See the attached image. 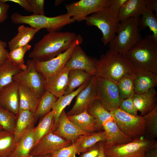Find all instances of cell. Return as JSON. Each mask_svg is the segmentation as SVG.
<instances>
[{
	"mask_svg": "<svg viewBox=\"0 0 157 157\" xmlns=\"http://www.w3.org/2000/svg\"><path fill=\"white\" fill-rule=\"evenodd\" d=\"M77 35L69 31L49 32L35 45L28 57L40 61L52 59L67 49L75 40Z\"/></svg>",
	"mask_w": 157,
	"mask_h": 157,
	"instance_id": "1",
	"label": "cell"
},
{
	"mask_svg": "<svg viewBox=\"0 0 157 157\" xmlns=\"http://www.w3.org/2000/svg\"><path fill=\"white\" fill-rule=\"evenodd\" d=\"M126 0H109L104 9L87 17L85 19L88 26H95L101 32V40L105 45L109 44L116 35L120 22L119 11Z\"/></svg>",
	"mask_w": 157,
	"mask_h": 157,
	"instance_id": "2",
	"label": "cell"
},
{
	"mask_svg": "<svg viewBox=\"0 0 157 157\" xmlns=\"http://www.w3.org/2000/svg\"><path fill=\"white\" fill-rule=\"evenodd\" d=\"M96 76L117 84L126 75L136 73L137 69L125 56L110 49L102 55L96 64Z\"/></svg>",
	"mask_w": 157,
	"mask_h": 157,
	"instance_id": "3",
	"label": "cell"
},
{
	"mask_svg": "<svg viewBox=\"0 0 157 157\" xmlns=\"http://www.w3.org/2000/svg\"><path fill=\"white\" fill-rule=\"evenodd\" d=\"M125 56L137 70L157 74V41L152 34L142 38Z\"/></svg>",
	"mask_w": 157,
	"mask_h": 157,
	"instance_id": "4",
	"label": "cell"
},
{
	"mask_svg": "<svg viewBox=\"0 0 157 157\" xmlns=\"http://www.w3.org/2000/svg\"><path fill=\"white\" fill-rule=\"evenodd\" d=\"M139 18H131L120 22L117 35L109 44L110 49L125 56L142 38L139 27Z\"/></svg>",
	"mask_w": 157,
	"mask_h": 157,
	"instance_id": "5",
	"label": "cell"
},
{
	"mask_svg": "<svg viewBox=\"0 0 157 157\" xmlns=\"http://www.w3.org/2000/svg\"><path fill=\"white\" fill-rule=\"evenodd\" d=\"M11 19L15 24H26L32 28L40 30L45 28L49 32L59 31L65 26L75 22L67 13L49 17L40 15H23L16 12L12 15Z\"/></svg>",
	"mask_w": 157,
	"mask_h": 157,
	"instance_id": "6",
	"label": "cell"
},
{
	"mask_svg": "<svg viewBox=\"0 0 157 157\" xmlns=\"http://www.w3.org/2000/svg\"><path fill=\"white\" fill-rule=\"evenodd\" d=\"M157 147L154 140L143 136L123 144L104 148L106 157H145L148 151Z\"/></svg>",
	"mask_w": 157,
	"mask_h": 157,
	"instance_id": "7",
	"label": "cell"
},
{
	"mask_svg": "<svg viewBox=\"0 0 157 157\" xmlns=\"http://www.w3.org/2000/svg\"><path fill=\"white\" fill-rule=\"evenodd\" d=\"M110 113L119 129L126 135L133 140L144 136L145 123L143 116L130 114L120 108Z\"/></svg>",
	"mask_w": 157,
	"mask_h": 157,
	"instance_id": "8",
	"label": "cell"
},
{
	"mask_svg": "<svg viewBox=\"0 0 157 157\" xmlns=\"http://www.w3.org/2000/svg\"><path fill=\"white\" fill-rule=\"evenodd\" d=\"M96 77L97 99L110 112L119 108L122 99L117 84L104 78Z\"/></svg>",
	"mask_w": 157,
	"mask_h": 157,
	"instance_id": "9",
	"label": "cell"
},
{
	"mask_svg": "<svg viewBox=\"0 0 157 157\" xmlns=\"http://www.w3.org/2000/svg\"><path fill=\"white\" fill-rule=\"evenodd\" d=\"M83 41L82 37L80 35H78L71 46L56 57L44 61L35 60L36 70L45 78L51 76L57 73L64 67L76 47L81 45Z\"/></svg>",
	"mask_w": 157,
	"mask_h": 157,
	"instance_id": "10",
	"label": "cell"
},
{
	"mask_svg": "<svg viewBox=\"0 0 157 157\" xmlns=\"http://www.w3.org/2000/svg\"><path fill=\"white\" fill-rule=\"evenodd\" d=\"M26 63V69L15 74L13 81L30 89L39 99L45 91V78L36 70L35 60H28Z\"/></svg>",
	"mask_w": 157,
	"mask_h": 157,
	"instance_id": "11",
	"label": "cell"
},
{
	"mask_svg": "<svg viewBox=\"0 0 157 157\" xmlns=\"http://www.w3.org/2000/svg\"><path fill=\"white\" fill-rule=\"evenodd\" d=\"M109 0H80L67 4V13L75 22L85 20L90 14L99 12L106 8Z\"/></svg>",
	"mask_w": 157,
	"mask_h": 157,
	"instance_id": "12",
	"label": "cell"
},
{
	"mask_svg": "<svg viewBox=\"0 0 157 157\" xmlns=\"http://www.w3.org/2000/svg\"><path fill=\"white\" fill-rule=\"evenodd\" d=\"M72 143L54 134L51 130L33 146L29 155L40 157L51 154L62 148L69 145Z\"/></svg>",
	"mask_w": 157,
	"mask_h": 157,
	"instance_id": "13",
	"label": "cell"
},
{
	"mask_svg": "<svg viewBox=\"0 0 157 157\" xmlns=\"http://www.w3.org/2000/svg\"><path fill=\"white\" fill-rule=\"evenodd\" d=\"M98 60L87 55L80 45H78L66 63L65 67L69 70L84 71L92 76L96 75Z\"/></svg>",
	"mask_w": 157,
	"mask_h": 157,
	"instance_id": "14",
	"label": "cell"
},
{
	"mask_svg": "<svg viewBox=\"0 0 157 157\" xmlns=\"http://www.w3.org/2000/svg\"><path fill=\"white\" fill-rule=\"evenodd\" d=\"M96 83V76H93L87 86L76 96L74 104L71 109L66 113L67 116L78 114L86 110L89 105L97 99Z\"/></svg>",
	"mask_w": 157,
	"mask_h": 157,
	"instance_id": "15",
	"label": "cell"
},
{
	"mask_svg": "<svg viewBox=\"0 0 157 157\" xmlns=\"http://www.w3.org/2000/svg\"><path fill=\"white\" fill-rule=\"evenodd\" d=\"M53 133L72 143L81 135H88L92 134L82 131L72 123L69 119L65 110L59 117L57 128Z\"/></svg>",
	"mask_w": 157,
	"mask_h": 157,
	"instance_id": "16",
	"label": "cell"
},
{
	"mask_svg": "<svg viewBox=\"0 0 157 157\" xmlns=\"http://www.w3.org/2000/svg\"><path fill=\"white\" fill-rule=\"evenodd\" d=\"M0 108L17 115L19 110V85L13 81L0 90Z\"/></svg>",
	"mask_w": 157,
	"mask_h": 157,
	"instance_id": "17",
	"label": "cell"
},
{
	"mask_svg": "<svg viewBox=\"0 0 157 157\" xmlns=\"http://www.w3.org/2000/svg\"><path fill=\"white\" fill-rule=\"evenodd\" d=\"M103 130L105 133L106 138L104 148L126 144L134 140L126 135L120 130L113 117L103 123Z\"/></svg>",
	"mask_w": 157,
	"mask_h": 157,
	"instance_id": "18",
	"label": "cell"
},
{
	"mask_svg": "<svg viewBox=\"0 0 157 157\" xmlns=\"http://www.w3.org/2000/svg\"><path fill=\"white\" fill-rule=\"evenodd\" d=\"M70 70L64 67L50 77L45 78L44 88L57 98L64 95L67 88Z\"/></svg>",
	"mask_w": 157,
	"mask_h": 157,
	"instance_id": "19",
	"label": "cell"
},
{
	"mask_svg": "<svg viewBox=\"0 0 157 157\" xmlns=\"http://www.w3.org/2000/svg\"><path fill=\"white\" fill-rule=\"evenodd\" d=\"M146 6L139 18V27L143 30L149 27L152 32L154 38L157 41V18L154 11L157 12V0H146Z\"/></svg>",
	"mask_w": 157,
	"mask_h": 157,
	"instance_id": "20",
	"label": "cell"
},
{
	"mask_svg": "<svg viewBox=\"0 0 157 157\" xmlns=\"http://www.w3.org/2000/svg\"><path fill=\"white\" fill-rule=\"evenodd\" d=\"M37 120L33 112L26 110L19 111L13 132L16 143L27 131L34 127Z\"/></svg>",
	"mask_w": 157,
	"mask_h": 157,
	"instance_id": "21",
	"label": "cell"
},
{
	"mask_svg": "<svg viewBox=\"0 0 157 157\" xmlns=\"http://www.w3.org/2000/svg\"><path fill=\"white\" fill-rule=\"evenodd\" d=\"M136 108L143 116L152 110L157 103V93L155 88L140 94H135L133 97Z\"/></svg>",
	"mask_w": 157,
	"mask_h": 157,
	"instance_id": "22",
	"label": "cell"
},
{
	"mask_svg": "<svg viewBox=\"0 0 157 157\" xmlns=\"http://www.w3.org/2000/svg\"><path fill=\"white\" fill-rule=\"evenodd\" d=\"M157 85V74L143 70H137L135 73L134 84L135 94L144 93L155 88Z\"/></svg>",
	"mask_w": 157,
	"mask_h": 157,
	"instance_id": "23",
	"label": "cell"
},
{
	"mask_svg": "<svg viewBox=\"0 0 157 157\" xmlns=\"http://www.w3.org/2000/svg\"><path fill=\"white\" fill-rule=\"evenodd\" d=\"M146 6V0H126L119 10V22L131 18H139Z\"/></svg>",
	"mask_w": 157,
	"mask_h": 157,
	"instance_id": "24",
	"label": "cell"
},
{
	"mask_svg": "<svg viewBox=\"0 0 157 157\" xmlns=\"http://www.w3.org/2000/svg\"><path fill=\"white\" fill-rule=\"evenodd\" d=\"M90 81L84 83L72 93L63 95L58 98L52 108L54 112L53 124L51 129L53 132L57 128L59 118L63 111L66 106L69 105L74 98L87 86Z\"/></svg>",
	"mask_w": 157,
	"mask_h": 157,
	"instance_id": "25",
	"label": "cell"
},
{
	"mask_svg": "<svg viewBox=\"0 0 157 157\" xmlns=\"http://www.w3.org/2000/svg\"><path fill=\"white\" fill-rule=\"evenodd\" d=\"M86 110L94 119L96 131H101L103 129V123L112 117L110 112L107 110L97 99L89 105Z\"/></svg>",
	"mask_w": 157,
	"mask_h": 157,
	"instance_id": "26",
	"label": "cell"
},
{
	"mask_svg": "<svg viewBox=\"0 0 157 157\" xmlns=\"http://www.w3.org/2000/svg\"><path fill=\"white\" fill-rule=\"evenodd\" d=\"M18 33L8 42L10 50L24 46L28 44L40 30L31 27H26L23 25L18 26Z\"/></svg>",
	"mask_w": 157,
	"mask_h": 157,
	"instance_id": "27",
	"label": "cell"
},
{
	"mask_svg": "<svg viewBox=\"0 0 157 157\" xmlns=\"http://www.w3.org/2000/svg\"><path fill=\"white\" fill-rule=\"evenodd\" d=\"M19 110H26L34 112L39 98L27 87L19 84Z\"/></svg>",
	"mask_w": 157,
	"mask_h": 157,
	"instance_id": "28",
	"label": "cell"
},
{
	"mask_svg": "<svg viewBox=\"0 0 157 157\" xmlns=\"http://www.w3.org/2000/svg\"><path fill=\"white\" fill-rule=\"evenodd\" d=\"M34 128L24 134L16 143L9 157H27L34 144Z\"/></svg>",
	"mask_w": 157,
	"mask_h": 157,
	"instance_id": "29",
	"label": "cell"
},
{
	"mask_svg": "<svg viewBox=\"0 0 157 157\" xmlns=\"http://www.w3.org/2000/svg\"><path fill=\"white\" fill-rule=\"evenodd\" d=\"M67 117L69 120L82 131L89 133L97 131L94 119L87 110L78 114Z\"/></svg>",
	"mask_w": 157,
	"mask_h": 157,
	"instance_id": "30",
	"label": "cell"
},
{
	"mask_svg": "<svg viewBox=\"0 0 157 157\" xmlns=\"http://www.w3.org/2000/svg\"><path fill=\"white\" fill-rule=\"evenodd\" d=\"M22 71L18 66L8 58L0 64V90L12 82L14 76Z\"/></svg>",
	"mask_w": 157,
	"mask_h": 157,
	"instance_id": "31",
	"label": "cell"
},
{
	"mask_svg": "<svg viewBox=\"0 0 157 157\" xmlns=\"http://www.w3.org/2000/svg\"><path fill=\"white\" fill-rule=\"evenodd\" d=\"M57 99L52 93L45 90L38 101L34 112L35 117L38 119L50 112Z\"/></svg>",
	"mask_w": 157,
	"mask_h": 157,
	"instance_id": "32",
	"label": "cell"
},
{
	"mask_svg": "<svg viewBox=\"0 0 157 157\" xmlns=\"http://www.w3.org/2000/svg\"><path fill=\"white\" fill-rule=\"evenodd\" d=\"M92 76L82 70H70L68 76V86L64 95L72 93L75 90L76 88L89 81Z\"/></svg>",
	"mask_w": 157,
	"mask_h": 157,
	"instance_id": "33",
	"label": "cell"
},
{
	"mask_svg": "<svg viewBox=\"0 0 157 157\" xmlns=\"http://www.w3.org/2000/svg\"><path fill=\"white\" fill-rule=\"evenodd\" d=\"M53 117L54 112L52 110L41 117L37 126L34 127V145L52 129Z\"/></svg>",
	"mask_w": 157,
	"mask_h": 157,
	"instance_id": "34",
	"label": "cell"
},
{
	"mask_svg": "<svg viewBox=\"0 0 157 157\" xmlns=\"http://www.w3.org/2000/svg\"><path fill=\"white\" fill-rule=\"evenodd\" d=\"M16 144L13 132L0 131V157H9Z\"/></svg>",
	"mask_w": 157,
	"mask_h": 157,
	"instance_id": "35",
	"label": "cell"
},
{
	"mask_svg": "<svg viewBox=\"0 0 157 157\" xmlns=\"http://www.w3.org/2000/svg\"><path fill=\"white\" fill-rule=\"evenodd\" d=\"M135 73L128 74L117 83L120 97L122 99L133 98L134 94Z\"/></svg>",
	"mask_w": 157,
	"mask_h": 157,
	"instance_id": "36",
	"label": "cell"
},
{
	"mask_svg": "<svg viewBox=\"0 0 157 157\" xmlns=\"http://www.w3.org/2000/svg\"><path fill=\"white\" fill-rule=\"evenodd\" d=\"M143 116L145 123L144 137L154 139L157 137V104Z\"/></svg>",
	"mask_w": 157,
	"mask_h": 157,
	"instance_id": "37",
	"label": "cell"
},
{
	"mask_svg": "<svg viewBox=\"0 0 157 157\" xmlns=\"http://www.w3.org/2000/svg\"><path fill=\"white\" fill-rule=\"evenodd\" d=\"M106 140V134L104 130L86 135L82 142L77 147V154L83 153L98 142L101 141L105 142Z\"/></svg>",
	"mask_w": 157,
	"mask_h": 157,
	"instance_id": "38",
	"label": "cell"
},
{
	"mask_svg": "<svg viewBox=\"0 0 157 157\" xmlns=\"http://www.w3.org/2000/svg\"><path fill=\"white\" fill-rule=\"evenodd\" d=\"M31 46L28 44L24 46L10 50L8 59L16 64L22 70L26 69L27 65L24 63V56L26 52L31 48Z\"/></svg>",
	"mask_w": 157,
	"mask_h": 157,
	"instance_id": "39",
	"label": "cell"
},
{
	"mask_svg": "<svg viewBox=\"0 0 157 157\" xmlns=\"http://www.w3.org/2000/svg\"><path fill=\"white\" fill-rule=\"evenodd\" d=\"M17 119V115L0 108V125L3 130L13 132Z\"/></svg>",
	"mask_w": 157,
	"mask_h": 157,
	"instance_id": "40",
	"label": "cell"
},
{
	"mask_svg": "<svg viewBox=\"0 0 157 157\" xmlns=\"http://www.w3.org/2000/svg\"><path fill=\"white\" fill-rule=\"evenodd\" d=\"M85 136H80L72 144L52 153L51 154L52 156L53 157H76V155L77 154V147L82 142Z\"/></svg>",
	"mask_w": 157,
	"mask_h": 157,
	"instance_id": "41",
	"label": "cell"
},
{
	"mask_svg": "<svg viewBox=\"0 0 157 157\" xmlns=\"http://www.w3.org/2000/svg\"><path fill=\"white\" fill-rule=\"evenodd\" d=\"M120 108L130 114L134 115H138V111L134 106L133 98L122 99Z\"/></svg>",
	"mask_w": 157,
	"mask_h": 157,
	"instance_id": "42",
	"label": "cell"
},
{
	"mask_svg": "<svg viewBox=\"0 0 157 157\" xmlns=\"http://www.w3.org/2000/svg\"><path fill=\"white\" fill-rule=\"evenodd\" d=\"M33 15H44V0H28Z\"/></svg>",
	"mask_w": 157,
	"mask_h": 157,
	"instance_id": "43",
	"label": "cell"
},
{
	"mask_svg": "<svg viewBox=\"0 0 157 157\" xmlns=\"http://www.w3.org/2000/svg\"><path fill=\"white\" fill-rule=\"evenodd\" d=\"M9 7V5L6 2L0 0V24L4 22L7 19Z\"/></svg>",
	"mask_w": 157,
	"mask_h": 157,
	"instance_id": "44",
	"label": "cell"
},
{
	"mask_svg": "<svg viewBox=\"0 0 157 157\" xmlns=\"http://www.w3.org/2000/svg\"><path fill=\"white\" fill-rule=\"evenodd\" d=\"M99 152V142L93 147L89 149L79 157H97Z\"/></svg>",
	"mask_w": 157,
	"mask_h": 157,
	"instance_id": "45",
	"label": "cell"
},
{
	"mask_svg": "<svg viewBox=\"0 0 157 157\" xmlns=\"http://www.w3.org/2000/svg\"><path fill=\"white\" fill-rule=\"evenodd\" d=\"M7 45L6 42L0 40V64L8 58L9 52L6 49Z\"/></svg>",
	"mask_w": 157,
	"mask_h": 157,
	"instance_id": "46",
	"label": "cell"
},
{
	"mask_svg": "<svg viewBox=\"0 0 157 157\" xmlns=\"http://www.w3.org/2000/svg\"><path fill=\"white\" fill-rule=\"evenodd\" d=\"M5 2L10 1L19 4L26 10L32 12V8L28 0H2Z\"/></svg>",
	"mask_w": 157,
	"mask_h": 157,
	"instance_id": "47",
	"label": "cell"
},
{
	"mask_svg": "<svg viewBox=\"0 0 157 157\" xmlns=\"http://www.w3.org/2000/svg\"><path fill=\"white\" fill-rule=\"evenodd\" d=\"M145 157H157V147L150 149Z\"/></svg>",
	"mask_w": 157,
	"mask_h": 157,
	"instance_id": "48",
	"label": "cell"
},
{
	"mask_svg": "<svg viewBox=\"0 0 157 157\" xmlns=\"http://www.w3.org/2000/svg\"><path fill=\"white\" fill-rule=\"evenodd\" d=\"M105 142L103 141L99 142V152L98 155L97 157H106L104 152Z\"/></svg>",
	"mask_w": 157,
	"mask_h": 157,
	"instance_id": "49",
	"label": "cell"
},
{
	"mask_svg": "<svg viewBox=\"0 0 157 157\" xmlns=\"http://www.w3.org/2000/svg\"><path fill=\"white\" fill-rule=\"evenodd\" d=\"M65 1L63 0H56L54 1V5L55 6H57Z\"/></svg>",
	"mask_w": 157,
	"mask_h": 157,
	"instance_id": "50",
	"label": "cell"
},
{
	"mask_svg": "<svg viewBox=\"0 0 157 157\" xmlns=\"http://www.w3.org/2000/svg\"><path fill=\"white\" fill-rule=\"evenodd\" d=\"M27 157H36V156L29 155ZM40 157H53V156H52L51 154H48V155H45L43 156Z\"/></svg>",
	"mask_w": 157,
	"mask_h": 157,
	"instance_id": "51",
	"label": "cell"
},
{
	"mask_svg": "<svg viewBox=\"0 0 157 157\" xmlns=\"http://www.w3.org/2000/svg\"><path fill=\"white\" fill-rule=\"evenodd\" d=\"M3 130V129L2 127L0 125V131Z\"/></svg>",
	"mask_w": 157,
	"mask_h": 157,
	"instance_id": "52",
	"label": "cell"
}]
</instances>
